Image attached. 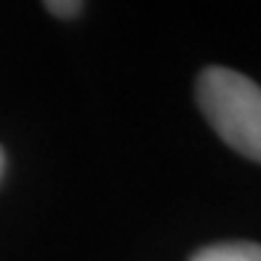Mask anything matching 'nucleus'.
Returning a JSON list of instances; mask_svg holds the SVG:
<instances>
[{
  "mask_svg": "<svg viewBox=\"0 0 261 261\" xmlns=\"http://www.w3.org/2000/svg\"><path fill=\"white\" fill-rule=\"evenodd\" d=\"M189 261H261V243H213Z\"/></svg>",
  "mask_w": 261,
  "mask_h": 261,
  "instance_id": "2",
  "label": "nucleus"
},
{
  "mask_svg": "<svg viewBox=\"0 0 261 261\" xmlns=\"http://www.w3.org/2000/svg\"><path fill=\"white\" fill-rule=\"evenodd\" d=\"M3 168H6V155H3V147H0V176H3Z\"/></svg>",
  "mask_w": 261,
  "mask_h": 261,
  "instance_id": "4",
  "label": "nucleus"
},
{
  "mask_svg": "<svg viewBox=\"0 0 261 261\" xmlns=\"http://www.w3.org/2000/svg\"><path fill=\"white\" fill-rule=\"evenodd\" d=\"M45 11H51L54 16H62V19H72V16H77L80 11H83V3H77V0H62V3H59V0H48V3H45Z\"/></svg>",
  "mask_w": 261,
  "mask_h": 261,
  "instance_id": "3",
  "label": "nucleus"
},
{
  "mask_svg": "<svg viewBox=\"0 0 261 261\" xmlns=\"http://www.w3.org/2000/svg\"><path fill=\"white\" fill-rule=\"evenodd\" d=\"M197 104L208 125L240 152L261 163V86L227 67H205L197 77Z\"/></svg>",
  "mask_w": 261,
  "mask_h": 261,
  "instance_id": "1",
  "label": "nucleus"
}]
</instances>
